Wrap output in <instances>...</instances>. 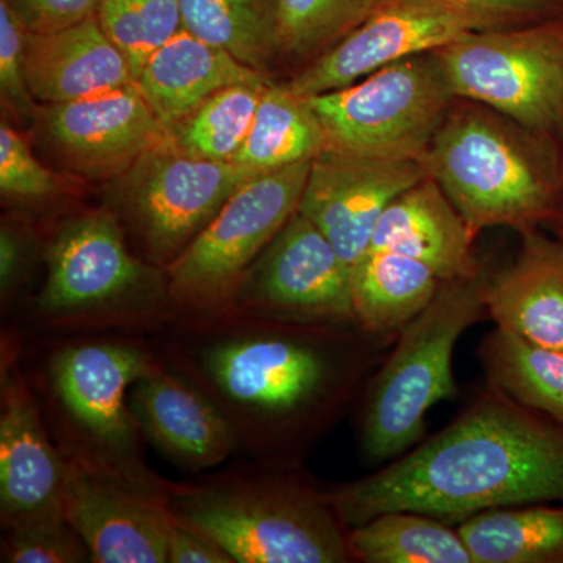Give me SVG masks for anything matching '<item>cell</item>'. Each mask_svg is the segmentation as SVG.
I'll return each mask as SVG.
<instances>
[{"label": "cell", "instance_id": "1", "mask_svg": "<svg viewBox=\"0 0 563 563\" xmlns=\"http://www.w3.org/2000/svg\"><path fill=\"white\" fill-rule=\"evenodd\" d=\"M343 525L387 512L463 521L484 510L563 504V422L487 396L383 472L322 495Z\"/></svg>", "mask_w": 563, "mask_h": 563}, {"label": "cell", "instance_id": "2", "mask_svg": "<svg viewBox=\"0 0 563 563\" xmlns=\"http://www.w3.org/2000/svg\"><path fill=\"white\" fill-rule=\"evenodd\" d=\"M176 321L168 368L198 387L232 426L239 448L258 457H273L339 398L343 368L314 333L322 322L232 310Z\"/></svg>", "mask_w": 563, "mask_h": 563}, {"label": "cell", "instance_id": "3", "mask_svg": "<svg viewBox=\"0 0 563 563\" xmlns=\"http://www.w3.org/2000/svg\"><path fill=\"white\" fill-rule=\"evenodd\" d=\"M168 510L220 544L235 563H340L346 537L322 495L246 472L173 484Z\"/></svg>", "mask_w": 563, "mask_h": 563}, {"label": "cell", "instance_id": "4", "mask_svg": "<svg viewBox=\"0 0 563 563\" xmlns=\"http://www.w3.org/2000/svg\"><path fill=\"white\" fill-rule=\"evenodd\" d=\"M424 165L474 235L492 225L529 232L555 214V185L542 154L476 107L448 113Z\"/></svg>", "mask_w": 563, "mask_h": 563}, {"label": "cell", "instance_id": "5", "mask_svg": "<svg viewBox=\"0 0 563 563\" xmlns=\"http://www.w3.org/2000/svg\"><path fill=\"white\" fill-rule=\"evenodd\" d=\"M52 328H143L173 320L168 282L133 257L113 210L87 211L62 225L47 251L36 298Z\"/></svg>", "mask_w": 563, "mask_h": 563}, {"label": "cell", "instance_id": "6", "mask_svg": "<svg viewBox=\"0 0 563 563\" xmlns=\"http://www.w3.org/2000/svg\"><path fill=\"white\" fill-rule=\"evenodd\" d=\"M131 343L88 342L63 347L49 362V387L62 433L58 450L143 490L168 493L151 472L129 407L133 383L158 365Z\"/></svg>", "mask_w": 563, "mask_h": 563}, {"label": "cell", "instance_id": "7", "mask_svg": "<svg viewBox=\"0 0 563 563\" xmlns=\"http://www.w3.org/2000/svg\"><path fill=\"white\" fill-rule=\"evenodd\" d=\"M484 309L485 287L476 277L444 280L433 301L404 325L366 402L363 446L373 461L406 453L421 439L431 407L453 398L455 343Z\"/></svg>", "mask_w": 563, "mask_h": 563}, {"label": "cell", "instance_id": "8", "mask_svg": "<svg viewBox=\"0 0 563 563\" xmlns=\"http://www.w3.org/2000/svg\"><path fill=\"white\" fill-rule=\"evenodd\" d=\"M312 162L246 181L165 269L173 320L231 306L258 255L298 211Z\"/></svg>", "mask_w": 563, "mask_h": 563}, {"label": "cell", "instance_id": "9", "mask_svg": "<svg viewBox=\"0 0 563 563\" xmlns=\"http://www.w3.org/2000/svg\"><path fill=\"white\" fill-rule=\"evenodd\" d=\"M302 99L320 122L322 151L424 161L454 95L435 54L428 52L385 66L350 87Z\"/></svg>", "mask_w": 563, "mask_h": 563}, {"label": "cell", "instance_id": "10", "mask_svg": "<svg viewBox=\"0 0 563 563\" xmlns=\"http://www.w3.org/2000/svg\"><path fill=\"white\" fill-rule=\"evenodd\" d=\"M262 174L242 163L192 157L177 150L166 133L117 177L113 211L131 225L150 262L166 269L233 192Z\"/></svg>", "mask_w": 563, "mask_h": 563}, {"label": "cell", "instance_id": "11", "mask_svg": "<svg viewBox=\"0 0 563 563\" xmlns=\"http://www.w3.org/2000/svg\"><path fill=\"white\" fill-rule=\"evenodd\" d=\"M454 98L485 103L532 131L563 121V29L472 32L433 52Z\"/></svg>", "mask_w": 563, "mask_h": 563}, {"label": "cell", "instance_id": "12", "mask_svg": "<svg viewBox=\"0 0 563 563\" xmlns=\"http://www.w3.org/2000/svg\"><path fill=\"white\" fill-rule=\"evenodd\" d=\"M499 27L492 18L446 0H383L361 25L285 87L299 98L340 90L404 58Z\"/></svg>", "mask_w": 563, "mask_h": 563}, {"label": "cell", "instance_id": "13", "mask_svg": "<svg viewBox=\"0 0 563 563\" xmlns=\"http://www.w3.org/2000/svg\"><path fill=\"white\" fill-rule=\"evenodd\" d=\"M224 310L296 322L355 320L352 274L333 244L301 211L263 252Z\"/></svg>", "mask_w": 563, "mask_h": 563}, {"label": "cell", "instance_id": "14", "mask_svg": "<svg viewBox=\"0 0 563 563\" xmlns=\"http://www.w3.org/2000/svg\"><path fill=\"white\" fill-rule=\"evenodd\" d=\"M428 176L424 161L321 151L298 210L328 236L352 274L368 252L385 209Z\"/></svg>", "mask_w": 563, "mask_h": 563}, {"label": "cell", "instance_id": "15", "mask_svg": "<svg viewBox=\"0 0 563 563\" xmlns=\"http://www.w3.org/2000/svg\"><path fill=\"white\" fill-rule=\"evenodd\" d=\"M65 457L63 510L91 562L168 563V493L143 490L77 457Z\"/></svg>", "mask_w": 563, "mask_h": 563}, {"label": "cell", "instance_id": "16", "mask_svg": "<svg viewBox=\"0 0 563 563\" xmlns=\"http://www.w3.org/2000/svg\"><path fill=\"white\" fill-rule=\"evenodd\" d=\"M33 120L68 168L95 179L121 176L168 133L136 84L38 106Z\"/></svg>", "mask_w": 563, "mask_h": 563}, {"label": "cell", "instance_id": "17", "mask_svg": "<svg viewBox=\"0 0 563 563\" xmlns=\"http://www.w3.org/2000/svg\"><path fill=\"white\" fill-rule=\"evenodd\" d=\"M0 518L3 531L65 518V457L52 443L38 402L9 362L0 384Z\"/></svg>", "mask_w": 563, "mask_h": 563}, {"label": "cell", "instance_id": "18", "mask_svg": "<svg viewBox=\"0 0 563 563\" xmlns=\"http://www.w3.org/2000/svg\"><path fill=\"white\" fill-rule=\"evenodd\" d=\"M128 399L143 440L184 472L213 468L239 448L217 406L162 362L133 383Z\"/></svg>", "mask_w": 563, "mask_h": 563}, {"label": "cell", "instance_id": "19", "mask_svg": "<svg viewBox=\"0 0 563 563\" xmlns=\"http://www.w3.org/2000/svg\"><path fill=\"white\" fill-rule=\"evenodd\" d=\"M25 80L43 106L77 101L135 84L131 65L103 33L98 18L25 35Z\"/></svg>", "mask_w": 563, "mask_h": 563}, {"label": "cell", "instance_id": "20", "mask_svg": "<svg viewBox=\"0 0 563 563\" xmlns=\"http://www.w3.org/2000/svg\"><path fill=\"white\" fill-rule=\"evenodd\" d=\"M474 233L432 177L415 184L385 209L369 250L424 263L440 279H474Z\"/></svg>", "mask_w": 563, "mask_h": 563}, {"label": "cell", "instance_id": "21", "mask_svg": "<svg viewBox=\"0 0 563 563\" xmlns=\"http://www.w3.org/2000/svg\"><path fill=\"white\" fill-rule=\"evenodd\" d=\"M525 235L514 265L485 287V307L501 331L563 350V239Z\"/></svg>", "mask_w": 563, "mask_h": 563}, {"label": "cell", "instance_id": "22", "mask_svg": "<svg viewBox=\"0 0 563 563\" xmlns=\"http://www.w3.org/2000/svg\"><path fill=\"white\" fill-rule=\"evenodd\" d=\"M257 81H266L262 70L181 29L152 55L135 84L155 117L169 129L218 91Z\"/></svg>", "mask_w": 563, "mask_h": 563}, {"label": "cell", "instance_id": "23", "mask_svg": "<svg viewBox=\"0 0 563 563\" xmlns=\"http://www.w3.org/2000/svg\"><path fill=\"white\" fill-rule=\"evenodd\" d=\"M442 279L424 263L372 251L352 272V307L365 331H401L433 301Z\"/></svg>", "mask_w": 563, "mask_h": 563}, {"label": "cell", "instance_id": "24", "mask_svg": "<svg viewBox=\"0 0 563 563\" xmlns=\"http://www.w3.org/2000/svg\"><path fill=\"white\" fill-rule=\"evenodd\" d=\"M457 531L474 563L563 562V506L484 510Z\"/></svg>", "mask_w": 563, "mask_h": 563}, {"label": "cell", "instance_id": "25", "mask_svg": "<svg viewBox=\"0 0 563 563\" xmlns=\"http://www.w3.org/2000/svg\"><path fill=\"white\" fill-rule=\"evenodd\" d=\"M322 150L324 135L306 99L287 87L268 84L250 135L233 162L269 173L313 161Z\"/></svg>", "mask_w": 563, "mask_h": 563}, {"label": "cell", "instance_id": "26", "mask_svg": "<svg viewBox=\"0 0 563 563\" xmlns=\"http://www.w3.org/2000/svg\"><path fill=\"white\" fill-rule=\"evenodd\" d=\"M485 373L512 401L563 422V350L496 329L483 343Z\"/></svg>", "mask_w": 563, "mask_h": 563}, {"label": "cell", "instance_id": "27", "mask_svg": "<svg viewBox=\"0 0 563 563\" xmlns=\"http://www.w3.org/2000/svg\"><path fill=\"white\" fill-rule=\"evenodd\" d=\"M352 558L368 563H474L461 533L417 512H387L346 537Z\"/></svg>", "mask_w": 563, "mask_h": 563}, {"label": "cell", "instance_id": "28", "mask_svg": "<svg viewBox=\"0 0 563 563\" xmlns=\"http://www.w3.org/2000/svg\"><path fill=\"white\" fill-rule=\"evenodd\" d=\"M184 29L262 70L277 49L276 0H180Z\"/></svg>", "mask_w": 563, "mask_h": 563}, {"label": "cell", "instance_id": "29", "mask_svg": "<svg viewBox=\"0 0 563 563\" xmlns=\"http://www.w3.org/2000/svg\"><path fill=\"white\" fill-rule=\"evenodd\" d=\"M269 81L224 88L168 129L174 146L192 157L233 162L242 150Z\"/></svg>", "mask_w": 563, "mask_h": 563}, {"label": "cell", "instance_id": "30", "mask_svg": "<svg viewBox=\"0 0 563 563\" xmlns=\"http://www.w3.org/2000/svg\"><path fill=\"white\" fill-rule=\"evenodd\" d=\"M96 18L135 80L152 55L184 29L180 0H99Z\"/></svg>", "mask_w": 563, "mask_h": 563}, {"label": "cell", "instance_id": "31", "mask_svg": "<svg viewBox=\"0 0 563 563\" xmlns=\"http://www.w3.org/2000/svg\"><path fill=\"white\" fill-rule=\"evenodd\" d=\"M383 0H276L277 49L307 55L361 25Z\"/></svg>", "mask_w": 563, "mask_h": 563}, {"label": "cell", "instance_id": "32", "mask_svg": "<svg viewBox=\"0 0 563 563\" xmlns=\"http://www.w3.org/2000/svg\"><path fill=\"white\" fill-rule=\"evenodd\" d=\"M2 562L80 563L91 562L90 550L66 518L7 529Z\"/></svg>", "mask_w": 563, "mask_h": 563}, {"label": "cell", "instance_id": "33", "mask_svg": "<svg viewBox=\"0 0 563 563\" xmlns=\"http://www.w3.org/2000/svg\"><path fill=\"white\" fill-rule=\"evenodd\" d=\"M0 190L21 201H40L58 191L54 173L41 165L20 133L0 125Z\"/></svg>", "mask_w": 563, "mask_h": 563}, {"label": "cell", "instance_id": "34", "mask_svg": "<svg viewBox=\"0 0 563 563\" xmlns=\"http://www.w3.org/2000/svg\"><path fill=\"white\" fill-rule=\"evenodd\" d=\"M27 29L14 11L0 0V95L3 106L18 118H35V103L25 80L24 46Z\"/></svg>", "mask_w": 563, "mask_h": 563}, {"label": "cell", "instance_id": "35", "mask_svg": "<svg viewBox=\"0 0 563 563\" xmlns=\"http://www.w3.org/2000/svg\"><path fill=\"white\" fill-rule=\"evenodd\" d=\"M27 32L60 31L95 16L99 0H3Z\"/></svg>", "mask_w": 563, "mask_h": 563}, {"label": "cell", "instance_id": "36", "mask_svg": "<svg viewBox=\"0 0 563 563\" xmlns=\"http://www.w3.org/2000/svg\"><path fill=\"white\" fill-rule=\"evenodd\" d=\"M166 555L168 563H235L220 544L174 518L169 526Z\"/></svg>", "mask_w": 563, "mask_h": 563}, {"label": "cell", "instance_id": "37", "mask_svg": "<svg viewBox=\"0 0 563 563\" xmlns=\"http://www.w3.org/2000/svg\"><path fill=\"white\" fill-rule=\"evenodd\" d=\"M25 244L20 233L9 224L0 229V291L9 299L24 269Z\"/></svg>", "mask_w": 563, "mask_h": 563}, {"label": "cell", "instance_id": "38", "mask_svg": "<svg viewBox=\"0 0 563 563\" xmlns=\"http://www.w3.org/2000/svg\"><path fill=\"white\" fill-rule=\"evenodd\" d=\"M446 2L476 11L501 25L507 21L540 13L547 5V0H446Z\"/></svg>", "mask_w": 563, "mask_h": 563}, {"label": "cell", "instance_id": "39", "mask_svg": "<svg viewBox=\"0 0 563 563\" xmlns=\"http://www.w3.org/2000/svg\"><path fill=\"white\" fill-rule=\"evenodd\" d=\"M561 3H562V5H563V0H561Z\"/></svg>", "mask_w": 563, "mask_h": 563}, {"label": "cell", "instance_id": "40", "mask_svg": "<svg viewBox=\"0 0 563 563\" xmlns=\"http://www.w3.org/2000/svg\"><path fill=\"white\" fill-rule=\"evenodd\" d=\"M562 239H563V232H562Z\"/></svg>", "mask_w": 563, "mask_h": 563}]
</instances>
